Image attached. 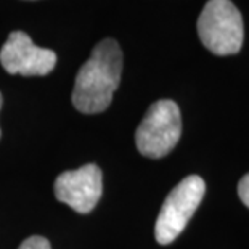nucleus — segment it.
Wrapping results in <instances>:
<instances>
[{
  "label": "nucleus",
  "instance_id": "1",
  "mask_svg": "<svg viewBox=\"0 0 249 249\" xmlns=\"http://www.w3.org/2000/svg\"><path fill=\"white\" fill-rule=\"evenodd\" d=\"M123 72V52L116 40L105 39L95 45L79 70L72 90V105L84 114H97L111 105Z\"/></svg>",
  "mask_w": 249,
  "mask_h": 249
},
{
  "label": "nucleus",
  "instance_id": "2",
  "mask_svg": "<svg viewBox=\"0 0 249 249\" xmlns=\"http://www.w3.org/2000/svg\"><path fill=\"white\" fill-rule=\"evenodd\" d=\"M198 36L214 55H235L241 50L245 26L231 0H209L198 18Z\"/></svg>",
  "mask_w": 249,
  "mask_h": 249
},
{
  "label": "nucleus",
  "instance_id": "3",
  "mask_svg": "<svg viewBox=\"0 0 249 249\" xmlns=\"http://www.w3.org/2000/svg\"><path fill=\"white\" fill-rule=\"evenodd\" d=\"M182 135V116L176 102L158 100L148 108L135 132V143L140 155L160 160L169 155Z\"/></svg>",
  "mask_w": 249,
  "mask_h": 249
},
{
  "label": "nucleus",
  "instance_id": "4",
  "mask_svg": "<svg viewBox=\"0 0 249 249\" xmlns=\"http://www.w3.org/2000/svg\"><path fill=\"white\" fill-rule=\"evenodd\" d=\"M204 193V180L199 176H188L167 195L155 225V238L160 245H171L185 230Z\"/></svg>",
  "mask_w": 249,
  "mask_h": 249
},
{
  "label": "nucleus",
  "instance_id": "5",
  "mask_svg": "<svg viewBox=\"0 0 249 249\" xmlns=\"http://www.w3.org/2000/svg\"><path fill=\"white\" fill-rule=\"evenodd\" d=\"M53 192L58 201L79 214H89L103 193V176L97 164H86L76 171H66L55 180Z\"/></svg>",
  "mask_w": 249,
  "mask_h": 249
},
{
  "label": "nucleus",
  "instance_id": "6",
  "mask_svg": "<svg viewBox=\"0 0 249 249\" xmlns=\"http://www.w3.org/2000/svg\"><path fill=\"white\" fill-rule=\"evenodd\" d=\"M0 63L10 74L45 76L53 71L56 53L53 50L34 45L31 37L23 31H15L8 36L0 50Z\"/></svg>",
  "mask_w": 249,
  "mask_h": 249
},
{
  "label": "nucleus",
  "instance_id": "7",
  "mask_svg": "<svg viewBox=\"0 0 249 249\" xmlns=\"http://www.w3.org/2000/svg\"><path fill=\"white\" fill-rule=\"evenodd\" d=\"M18 249H52V246L47 238L40 236V235H34L21 243Z\"/></svg>",
  "mask_w": 249,
  "mask_h": 249
},
{
  "label": "nucleus",
  "instance_id": "8",
  "mask_svg": "<svg viewBox=\"0 0 249 249\" xmlns=\"http://www.w3.org/2000/svg\"><path fill=\"white\" fill-rule=\"evenodd\" d=\"M238 195H240V199L243 201V204L249 208V174H246L245 177L240 180L238 183Z\"/></svg>",
  "mask_w": 249,
  "mask_h": 249
},
{
  "label": "nucleus",
  "instance_id": "9",
  "mask_svg": "<svg viewBox=\"0 0 249 249\" xmlns=\"http://www.w3.org/2000/svg\"><path fill=\"white\" fill-rule=\"evenodd\" d=\"M2 103H3V98H2V93H0V108H2ZM0 137H2V130H0Z\"/></svg>",
  "mask_w": 249,
  "mask_h": 249
}]
</instances>
